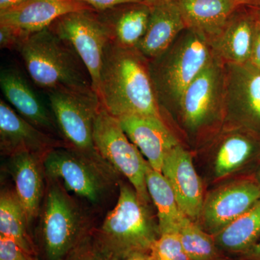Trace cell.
I'll list each match as a JSON object with an SVG mask.
<instances>
[{"mask_svg": "<svg viewBox=\"0 0 260 260\" xmlns=\"http://www.w3.org/2000/svg\"><path fill=\"white\" fill-rule=\"evenodd\" d=\"M178 234L191 260H214L218 256V247L213 236L187 217L183 220Z\"/></svg>", "mask_w": 260, "mask_h": 260, "instance_id": "obj_27", "label": "cell"}, {"mask_svg": "<svg viewBox=\"0 0 260 260\" xmlns=\"http://www.w3.org/2000/svg\"><path fill=\"white\" fill-rule=\"evenodd\" d=\"M121 260H153L150 252H136Z\"/></svg>", "mask_w": 260, "mask_h": 260, "instance_id": "obj_35", "label": "cell"}, {"mask_svg": "<svg viewBox=\"0 0 260 260\" xmlns=\"http://www.w3.org/2000/svg\"><path fill=\"white\" fill-rule=\"evenodd\" d=\"M260 152V138L242 129L229 132L220 140L215 159L217 177H224L240 169Z\"/></svg>", "mask_w": 260, "mask_h": 260, "instance_id": "obj_22", "label": "cell"}, {"mask_svg": "<svg viewBox=\"0 0 260 260\" xmlns=\"http://www.w3.org/2000/svg\"><path fill=\"white\" fill-rule=\"evenodd\" d=\"M256 18L251 7L238 9L222 31L210 41L214 56L225 64L250 61Z\"/></svg>", "mask_w": 260, "mask_h": 260, "instance_id": "obj_18", "label": "cell"}, {"mask_svg": "<svg viewBox=\"0 0 260 260\" xmlns=\"http://www.w3.org/2000/svg\"><path fill=\"white\" fill-rule=\"evenodd\" d=\"M260 200L257 181H234L212 191L205 200L200 220L205 232L215 236L252 208Z\"/></svg>", "mask_w": 260, "mask_h": 260, "instance_id": "obj_12", "label": "cell"}, {"mask_svg": "<svg viewBox=\"0 0 260 260\" xmlns=\"http://www.w3.org/2000/svg\"><path fill=\"white\" fill-rule=\"evenodd\" d=\"M94 235L107 254L121 260L134 253L150 252L160 232L148 204L134 188L121 184L115 206Z\"/></svg>", "mask_w": 260, "mask_h": 260, "instance_id": "obj_4", "label": "cell"}, {"mask_svg": "<svg viewBox=\"0 0 260 260\" xmlns=\"http://www.w3.org/2000/svg\"><path fill=\"white\" fill-rule=\"evenodd\" d=\"M114 9V18L102 16L112 31V40L122 47H136L148 28L150 5L143 2L120 5Z\"/></svg>", "mask_w": 260, "mask_h": 260, "instance_id": "obj_23", "label": "cell"}, {"mask_svg": "<svg viewBox=\"0 0 260 260\" xmlns=\"http://www.w3.org/2000/svg\"><path fill=\"white\" fill-rule=\"evenodd\" d=\"M148 4L150 15L148 28L136 48L151 60L172 46L186 25L174 0H156Z\"/></svg>", "mask_w": 260, "mask_h": 260, "instance_id": "obj_19", "label": "cell"}, {"mask_svg": "<svg viewBox=\"0 0 260 260\" xmlns=\"http://www.w3.org/2000/svg\"><path fill=\"white\" fill-rule=\"evenodd\" d=\"M31 260H40L37 256H32Z\"/></svg>", "mask_w": 260, "mask_h": 260, "instance_id": "obj_40", "label": "cell"}, {"mask_svg": "<svg viewBox=\"0 0 260 260\" xmlns=\"http://www.w3.org/2000/svg\"><path fill=\"white\" fill-rule=\"evenodd\" d=\"M250 62L260 69V20L257 18L254 31V42L251 49Z\"/></svg>", "mask_w": 260, "mask_h": 260, "instance_id": "obj_33", "label": "cell"}, {"mask_svg": "<svg viewBox=\"0 0 260 260\" xmlns=\"http://www.w3.org/2000/svg\"><path fill=\"white\" fill-rule=\"evenodd\" d=\"M186 28L201 34L208 43L222 31L241 7L236 0H174Z\"/></svg>", "mask_w": 260, "mask_h": 260, "instance_id": "obj_20", "label": "cell"}, {"mask_svg": "<svg viewBox=\"0 0 260 260\" xmlns=\"http://www.w3.org/2000/svg\"><path fill=\"white\" fill-rule=\"evenodd\" d=\"M161 173L172 186L181 211L193 221L200 220L205 202L203 186L190 153L178 145L164 159Z\"/></svg>", "mask_w": 260, "mask_h": 260, "instance_id": "obj_13", "label": "cell"}, {"mask_svg": "<svg viewBox=\"0 0 260 260\" xmlns=\"http://www.w3.org/2000/svg\"><path fill=\"white\" fill-rule=\"evenodd\" d=\"M44 155L20 152L9 156L8 169L15 183V192L23 207L29 226L40 214L44 196Z\"/></svg>", "mask_w": 260, "mask_h": 260, "instance_id": "obj_16", "label": "cell"}, {"mask_svg": "<svg viewBox=\"0 0 260 260\" xmlns=\"http://www.w3.org/2000/svg\"><path fill=\"white\" fill-rule=\"evenodd\" d=\"M98 153L116 173L122 174L131 183L140 200L150 201L146 185V159L121 127L119 119L101 105L93 131Z\"/></svg>", "mask_w": 260, "mask_h": 260, "instance_id": "obj_7", "label": "cell"}, {"mask_svg": "<svg viewBox=\"0 0 260 260\" xmlns=\"http://www.w3.org/2000/svg\"><path fill=\"white\" fill-rule=\"evenodd\" d=\"M27 1L28 0H0V12L15 8Z\"/></svg>", "mask_w": 260, "mask_h": 260, "instance_id": "obj_34", "label": "cell"}, {"mask_svg": "<svg viewBox=\"0 0 260 260\" xmlns=\"http://www.w3.org/2000/svg\"><path fill=\"white\" fill-rule=\"evenodd\" d=\"M147 3H151L156 0H143ZM239 2L240 4L246 7H251V8H255V7L260 6V0H236Z\"/></svg>", "mask_w": 260, "mask_h": 260, "instance_id": "obj_36", "label": "cell"}, {"mask_svg": "<svg viewBox=\"0 0 260 260\" xmlns=\"http://www.w3.org/2000/svg\"><path fill=\"white\" fill-rule=\"evenodd\" d=\"M18 51L30 78L39 88L47 92L93 90L88 70L79 56L49 28L30 34Z\"/></svg>", "mask_w": 260, "mask_h": 260, "instance_id": "obj_2", "label": "cell"}, {"mask_svg": "<svg viewBox=\"0 0 260 260\" xmlns=\"http://www.w3.org/2000/svg\"><path fill=\"white\" fill-rule=\"evenodd\" d=\"M64 146L45 133L32 125L16 111L0 100V149L10 156L20 152L44 155L51 149Z\"/></svg>", "mask_w": 260, "mask_h": 260, "instance_id": "obj_15", "label": "cell"}, {"mask_svg": "<svg viewBox=\"0 0 260 260\" xmlns=\"http://www.w3.org/2000/svg\"><path fill=\"white\" fill-rule=\"evenodd\" d=\"M56 126L70 148L102 158L94 143V124L101 104L93 90L47 92Z\"/></svg>", "mask_w": 260, "mask_h": 260, "instance_id": "obj_8", "label": "cell"}, {"mask_svg": "<svg viewBox=\"0 0 260 260\" xmlns=\"http://www.w3.org/2000/svg\"><path fill=\"white\" fill-rule=\"evenodd\" d=\"M253 11H254V14H255L256 18L260 20V6L255 7V8H252Z\"/></svg>", "mask_w": 260, "mask_h": 260, "instance_id": "obj_38", "label": "cell"}, {"mask_svg": "<svg viewBox=\"0 0 260 260\" xmlns=\"http://www.w3.org/2000/svg\"><path fill=\"white\" fill-rule=\"evenodd\" d=\"M43 164L47 179L59 181L66 190L93 204L105 196L116 173L102 158L64 145L49 150Z\"/></svg>", "mask_w": 260, "mask_h": 260, "instance_id": "obj_6", "label": "cell"}, {"mask_svg": "<svg viewBox=\"0 0 260 260\" xmlns=\"http://www.w3.org/2000/svg\"><path fill=\"white\" fill-rule=\"evenodd\" d=\"M28 36L18 29L0 25V47L1 49H15L18 50L20 44Z\"/></svg>", "mask_w": 260, "mask_h": 260, "instance_id": "obj_31", "label": "cell"}, {"mask_svg": "<svg viewBox=\"0 0 260 260\" xmlns=\"http://www.w3.org/2000/svg\"><path fill=\"white\" fill-rule=\"evenodd\" d=\"M256 181L260 184V169L258 171L257 174H256Z\"/></svg>", "mask_w": 260, "mask_h": 260, "instance_id": "obj_39", "label": "cell"}, {"mask_svg": "<svg viewBox=\"0 0 260 260\" xmlns=\"http://www.w3.org/2000/svg\"><path fill=\"white\" fill-rule=\"evenodd\" d=\"M32 256L13 239L0 236V260H31Z\"/></svg>", "mask_w": 260, "mask_h": 260, "instance_id": "obj_30", "label": "cell"}, {"mask_svg": "<svg viewBox=\"0 0 260 260\" xmlns=\"http://www.w3.org/2000/svg\"><path fill=\"white\" fill-rule=\"evenodd\" d=\"M224 114L260 138V69L250 61L225 64Z\"/></svg>", "mask_w": 260, "mask_h": 260, "instance_id": "obj_11", "label": "cell"}, {"mask_svg": "<svg viewBox=\"0 0 260 260\" xmlns=\"http://www.w3.org/2000/svg\"><path fill=\"white\" fill-rule=\"evenodd\" d=\"M97 95L103 107L116 118L137 115L162 119L149 59L136 47H122L113 40L108 43Z\"/></svg>", "mask_w": 260, "mask_h": 260, "instance_id": "obj_1", "label": "cell"}, {"mask_svg": "<svg viewBox=\"0 0 260 260\" xmlns=\"http://www.w3.org/2000/svg\"><path fill=\"white\" fill-rule=\"evenodd\" d=\"M146 185L150 199L157 210L160 234L178 233L186 216L179 208L169 181L161 172L155 170L148 162L146 167Z\"/></svg>", "mask_w": 260, "mask_h": 260, "instance_id": "obj_24", "label": "cell"}, {"mask_svg": "<svg viewBox=\"0 0 260 260\" xmlns=\"http://www.w3.org/2000/svg\"><path fill=\"white\" fill-rule=\"evenodd\" d=\"M67 260H114L98 242L95 235L90 234L83 239Z\"/></svg>", "mask_w": 260, "mask_h": 260, "instance_id": "obj_29", "label": "cell"}, {"mask_svg": "<svg viewBox=\"0 0 260 260\" xmlns=\"http://www.w3.org/2000/svg\"><path fill=\"white\" fill-rule=\"evenodd\" d=\"M91 7L94 10L99 11L112 9L120 5L130 4V3H143V0H77Z\"/></svg>", "mask_w": 260, "mask_h": 260, "instance_id": "obj_32", "label": "cell"}, {"mask_svg": "<svg viewBox=\"0 0 260 260\" xmlns=\"http://www.w3.org/2000/svg\"><path fill=\"white\" fill-rule=\"evenodd\" d=\"M225 63L214 56L186 88L177 111L186 129L199 131L224 114Z\"/></svg>", "mask_w": 260, "mask_h": 260, "instance_id": "obj_10", "label": "cell"}, {"mask_svg": "<svg viewBox=\"0 0 260 260\" xmlns=\"http://www.w3.org/2000/svg\"><path fill=\"white\" fill-rule=\"evenodd\" d=\"M93 9L77 0H28L11 9L0 12V25L18 29L30 35L49 28L63 15Z\"/></svg>", "mask_w": 260, "mask_h": 260, "instance_id": "obj_17", "label": "cell"}, {"mask_svg": "<svg viewBox=\"0 0 260 260\" xmlns=\"http://www.w3.org/2000/svg\"><path fill=\"white\" fill-rule=\"evenodd\" d=\"M213 237L217 246L225 251L241 252L250 249L260 237V200Z\"/></svg>", "mask_w": 260, "mask_h": 260, "instance_id": "obj_26", "label": "cell"}, {"mask_svg": "<svg viewBox=\"0 0 260 260\" xmlns=\"http://www.w3.org/2000/svg\"><path fill=\"white\" fill-rule=\"evenodd\" d=\"M47 179L40 211L39 245L44 260H67L90 234L88 221L62 184Z\"/></svg>", "mask_w": 260, "mask_h": 260, "instance_id": "obj_5", "label": "cell"}, {"mask_svg": "<svg viewBox=\"0 0 260 260\" xmlns=\"http://www.w3.org/2000/svg\"><path fill=\"white\" fill-rule=\"evenodd\" d=\"M250 250V256L256 260H260V237L258 239L257 242L251 246Z\"/></svg>", "mask_w": 260, "mask_h": 260, "instance_id": "obj_37", "label": "cell"}, {"mask_svg": "<svg viewBox=\"0 0 260 260\" xmlns=\"http://www.w3.org/2000/svg\"><path fill=\"white\" fill-rule=\"evenodd\" d=\"M213 56L206 38L186 28L165 52L149 60L160 109L177 110L186 88Z\"/></svg>", "mask_w": 260, "mask_h": 260, "instance_id": "obj_3", "label": "cell"}, {"mask_svg": "<svg viewBox=\"0 0 260 260\" xmlns=\"http://www.w3.org/2000/svg\"><path fill=\"white\" fill-rule=\"evenodd\" d=\"M93 10H80L63 15L49 28L68 43L79 56L97 94L104 51L112 35L109 25Z\"/></svg>", "mask_w": 260, "mask_h": 260, "instance_id": "obj_9", "label": "cell"}, {"mask_svg": "<svg viewBox=\"0 0 260 260\" xmlns=\"http://www.w3.org/2000/svg\"><path fill=\"white\" fill-rule=\"evenodd\" d=\"M23 207L15 191L3 189L0 195V236L15 241L30 255L37 256Z\"/></svg>", "mask_w": 260, "mask_h": 260, "instance_id": "obj_25", "label": "cell"}, {"mask_svg": "<svg viewBox=\"0 0 260 260\" xmlns=\"http://www.w3.org/2000/svg\"><path fill=\"white\" fill-rule=\"evenodd\" d=\"M0 87L7 100L25 120L45 133L55 131L54 120L28 82L18 71L2 70Z\"/></svg>", "mask_w": 260, "mask_h": 260, "instance_id": "obj_21", "label": "cell"}, {"mask_svg": "<svg viewBox=\"0 0 260 260\" xmlns=\"http://www.w3.org/2000/svg\"><path fill=\"white\" fill-rule=\"evenodd\" d=\"M150 254L153 260H191L177 232L160 234L150 248Z\"/></svg>", "mask_w": 260, "mask_h": 260, "instance_id": "obj_28", "label": "cell"}, {"mask_svg": "<svg viewBox=\"0 0 260 260\" xmlns=\"http://www.w3.org/2000/svg\"><path fill=\"white\" fill-rule=\"evenodd\" d=\"M121 127L149 165L161 172L164 159L180 144L164 119L150 116H124L117 118Z\"/></svg>", "mask_w": 260, "mask_h": 260, "instance_id": "obj_14", "label": "cell"}]
</instances>
